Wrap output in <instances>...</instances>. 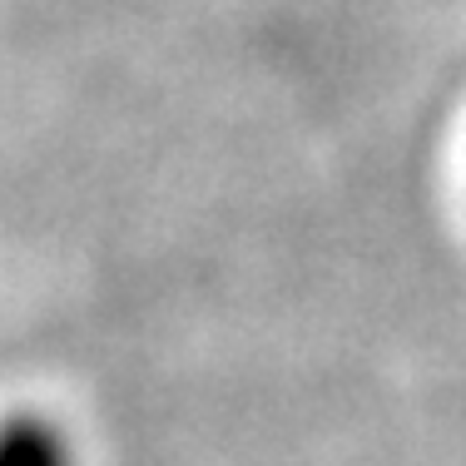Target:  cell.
<instances>
[{
  "instance_id": "1",
  "label": "cell",
  "mask_w": 466,
  "mask_h": 466,
  "mask_svg": "<svg viewBox=\"0 0 466 466\" xmlns=\"http://www.w3.org/2000/svg\"><path fill=\"white\" fill-rule=\"evenodd\" d=\"M0 466H75L70 431L40 412H15L0 421Z\"/></svg>"
}]
</instances>
